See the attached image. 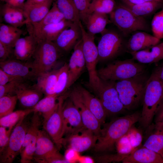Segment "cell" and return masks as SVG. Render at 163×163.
<instances>
[{
    "instance_id": "obj_1",
    "label": "cell",
    "mask_w": 163,
    "mask_h": 163,
    "mask_svg": "<svg viewBox=\"0 0 163 163\" xmlns=\"http://www.w3.org/2000/svg\"><path fill=\"white\" fill-rule=\"evenodd\" d=\"M140 116V113L136 112L116 118L105 124L97 136L94 151L102 153L113 150L117 141L139 121Z\"/></svg>"
},
{
    "instance_id": "obj_2",
    "label": "cell",
    "mask_w": 163,
    "mask_h": 163,
    "mask_svg": "<svg viewBox=\"0 0 163 163\" xmlns=\"http://www.w3.org/2000/svg\"><path fill=\"white\" fill-rule=\"evenodd\" d=\"M162 67L156 68L147 80L142 101L143 107L139 122L147 128L163 103V85L160 78Z\"/></svg>"
},
{
    "instance_id": "obj_3",
    "label": "cell",
    "mask_w": 163,
    "mask_h": 163,
    "mask_svg": "<svg viewBox=\"0 0 163 163\" xmlns=\"http://www.w3.org/2000/svg\"><path fill=\"white\" fill-rule=\"evenodd\" d=\"M149 77L145 72L130 78L116 81L120 99L126 109L133 110L142 101Z\"/></svg>"
},
{
    "instance_id": "obj_4",
    "label": "cell",
    "mask_w": 163,
    "mask_h": 163,
    "mask_svg": "<svg viewBox=\"0 0 163 163\" xmlns=\"http://www.w3.org/2000/svg\"><path fill=\"white\" fill-rule=\"evenodd\" d=\"M133 59L117 60L108 64L97 70L100 78L117 81L132 78L143 73L146 67Z\"/></svg>"
},
{
    "instance_id": "obj_5",
    "label": "cell",
    "mask_w": 163,
    "mask_h": 163,
    "mask_svg": "<svg viewBox=\"0 0 163 163\" xmlns=\"http://www.w3.org/2000/svg\"><path fill=\"white\" fill-rule=\"evenodd\" d=\"M110 21L125 35L137 31L150 30L145 18L134 14L123 4L116 5L110 14Z\"/></svg>"
},
{
    "instance_id": "obj_6",
    "label": "cell",
    "mask_w": 163,
    "mask_h": 163,
    "mask_svg": "<svg viewBox=\"0 0 163 163\" xmlns=\"http://www.w3.org/2000/svg\"><path fill=\"white\" fill-rule=\"evenodd\" d=\"M62 52L53 41L38 42L32 57L33 60L31 62L36 77L40 73L52 70Z\"/></svg>"
},
{
    "instance_id": "obj_7",
    "label": "cell",
    "mask_w": 163,
    "mask_h": 163,
    "mask_svg": "<svg viewBox=\"0 0 163 163\" xmlns=\"http://www.w3.org/2000/svg\"><path fill=\"white\" fill-rule=\"evenodd\" d=\"M80 27L82 34V50L89 75V85L94 92L99 87L101 80L96 70L99 62L97 46L94 43V35L87 32L83 25H81Z\"/></svg>"
},
{
    "instance_id": "obj_8",
    "label": "cell",
    "mask_w": 163,
    "mask_h": 163,
    "mask_svg": "<svg viewBox=\"0 0 163 163\" xmlns=\"http://www.w3.org/2000/svg\"><path fill=\"white\" fill-rule=\"evenodd\" d=\"M55 143L44 130L37 136L34 160L40 163H69L60 154Z\"/></svg>"
},
{
    "instance_id": "obj_9",
    "label": "cell",
    "mask_w": 163,
    "mask_h": 163,
    "mask_svg": "<svg viewBox=\"0 0 163 163\" xmlns=\"http://www.w3.org/2000/svg\"><path fill=\"white\" fill-rule=\"evenodd\" d=\"M99 87L94 93L101 102L107 114H116L125 110L116 87V81L101 79Z\"/></svg>"
},
{
    "instance_id": "obj_10",
    "label": "cell",
    "mask_w": 163,
    "mask_h": 163,
    "mask_svg": "<svg viewBox=\"0 0 163 163\" xmlns=\"http://www.w3.org/2000/svg\"><path fill=\"white\" fill-rule=\"evenodd\" d=\"M101 34L97 46L99 62L107 61L116 57L124 47L123 38L116 32L105 29Z\"/></svg>"
},
{
    "instance_id": "obj_11",
    "label": "cell",
    "mask_w": 163,
    "mask_h": 163,
    "mask_svg": "<svg viewBox=\"0 0 163 163\" xmlns=\"http://www.w3.org/2000/svg\"><path fill=\"white\" fill-rule=\"evenodd\" d=\"M25 118L13 128L7 146L0 154V163H11L20 153L29 125L24 121Z\"/></svg>"
},
{
    "instance_id": "obj_12",
    "label": "cell",
    "mask_w": 163,
    "mask_h": 163,
    "mask_svg": "<svg viewBox=\"0 0 163 163\" xmlns=\"http://www.w3.org/2000/svg\"><path fill=\"white\" fill-rule=\"evenodd\" d=\"M68 94L58 97V105L54 112L48 119L43 123V127L52 140L59 149L62 145L63 122L62 111L65 99Z\"/></svg>"
},
{
    "instance_id": "obj_13",
    "label": "cell",
    "mask_w": 163,
    "mask_h": 163,
    "mask_svg": "<svg viewBox=\"0 0 163 163\" xmlns=\"http://www.w3.org/2000/svg\"><path fill=\"white\" fill-rule=\"evenodd\" d=\"M69 99L64 102L62 111L63 136L65 134L68 136L85 128L78 109Z\"/></svg>"
},
{
    "instance_id": "obj_14",
    "label": "cell",
    "mask_w": 163,
    "mask_h": 163,
    "mask_svg": "<svg viewBox=\"0 0 163 163\" xmlns=\"http://www.w3.org/2000/svg\"><path fill=\"white\" fill-rule=\"evenodd\" d=\"M97 139V136L92 131L84 128L64 138L62 144H67L68 148L72 149L80 153L93 148Z\"/></svg>"
},
{
    "instance_id": "obj_15",
    "label": "cell",
    "mask_w": 163,
    "mask_h": 163,
    "mask_svg": "<svg viewBox=\"0 0 163 163\" xmlns=\"http://www.w3.org/2000/svg\"><path fill=\"white\" fill-rule=\"evenodd\" d=\"M68 96L78 109L85 127L92 131L98 136L101 129V124L82 101L76 88L68 94Z\"/></svg>"
},
{
    "instance_id": "obj_16",
    "label": "cell",
    "mask_w": 163,
    "mask_h": 163,
    "mask_svg": "<svg viewBox=\"0 0 163 163\" xmlns=\"http://www.w3.org/2000/svg\"><path fill=\"white\" fill-rule=\"evenodd\" d=\"M25 62L13 58L0 61V67L8 74L22 80L36 77L31 62Z\"/></svg>"
},
{
    "instance_id": "obj_17",
    "label": "cell",
    "mask_w": 163,
    "mask_h": 163,
    "mask_svg": "<svg viewBox=\"0 0 163 163\" xmlns=\"http://www.w3.org/2000/svg\"><path fill=\"white\" fill-rule=\"evenodd\" d=\"M82 45V38L74 46L69 59L68 64L69 76L66 91L78 79L86 66Z\"/></svg>"
},
{
    "instance_id": "obj_18",
    "label": "cell",
    "mask_w": 163,
    "mask_h": 163,
    "mask_svg": "<svg viewBox=\"0 0 163 163\" xmlns=\"http://www.w3.org/2000/svg\"><path fill=\"white\" fill-rule=\"evenodd\" d=\"M73 23L65 19L28 32L29 34L35 37L38 43L45 40L53 41L63 30L70 27Z\"/></svg>"
},
{
    "instance_id": "obj_19",
    "label": "cell",
    "mask_w": 163,
    "mask_h": 163,
    "mask_svg": "<svg viewBox=\"0 0 163 163\" xmlns=\"http://www.w3.org/2000/svg\"><path fill=\"white\" fill-rule=\"evenodd\" d=\"M82 38L79 23L75 22L63 30L53 42L62 52H67L74 48Z\"/></svg>"
},
{
    "instance_id": "obj_20",
    "label": "cell",
    "mask_w": 163,
    "mask_h": 163,
    "mask_svg": "<svg viewBox=\"0 0 163 163\" xmlns=\"http://www.w3.org/2000/svg\"><path fill=\"white\" fill-rule=\"evenodd\" d=\"M160 40L153 35L141 31H137L131 36L126 47L130 53L144 50L159 43Z\"/></svg>"
},
{
    "instance_id": "obj_21",
    "label": "cell",
    "mask_w": 163,
    "mask_h": 163,
    "mask_svg": "<svg viewBox=\"0 0 163 163\" xmlns=\"http://www.w3.org/2000/svg\"><path fill=\"white\" fill-rule=\"evenodd\" d=\"M80 98L101 124L104 123L107 115L99 99L81 86L75 88Z\"/></svg>"
},
{
    "instance_id": "obj_22",
    "label": "cell",
    "mask_w": 163,
    "mask_h": 163,
    "mask_svg": "<svg viewBox=\"0 0 163 163\" xmlns=\"http://www.w3.org/2000/svg\"><path fill=\"white\" fill-rule=\"evenodd\" d=\"M123 163H163L159 154L143 146L134 149L122 161Z\"/></svg>"
},
{
    "instance_id": "obj_23",
    "label": "cell",
    "mask_w": 163,
    "mask_h": 163,
    "mask_svg": "<svg viewBox=\"0 0 163 163\" xmlns=\"http://www.w3.org/2000/svg\"><path fill=\"white\" fill-rule=\"evenodd\" d=\"M38 44L35 37L32 35L20 37L14 47L15 58L26 61L32 57Z\"/></svg>"
},
{
    "instance_id": "obj_24",
    "label": "cell",
    "mask_w": 163,
    "mask_h": 163,
    "mask_svg": "<svg viewBox=\"0 0 163 163\" xmlns=\"http://www.w3.org/2000/svg\"><path fill=\"white\" fill-rule=\"evenodd\" d=\"M0 13L3 21L7 24L18 27L26 24L24 8L5 3L1 8Z\"/></svg>"
},
{
    "instance_id": "obj_25",
    "label": "cell",
    "mask_w": 163,
    "mask_h": 163,
    "mask_svg": "<svg viewBox=\"0 0 163 163\" xmlns=\"http://www.w3.org/2000/svg\"><path fill=\"white\" fill-rule=\"evenodd\" d=\"M58 71L59 69L52 70L39 74L33 87L45 95H55Z\"/></svg>"
},
{
    "instance_id": "obj_26",
    "label": "cell",
    "mask_w": 163,
    "mask_h": 163,
    "mask_svg": "<svg viewBox=\"0 0 163 163\" xmlns=\"http://www.w3.org/2000/svg\"><path fill=\"white\" fill-rule=\"evenodd\" d=\"M130 54L133 59L142 64L157 62L163 59V42L149 48Z\"/></svg>"
},
{
    "instance_id": "obj_27",
    "label": "cell",
    "mask_w": 163,
    "mask_h": 163,
    "mask_svg": "<svg viewBox=\"0 0 163 163\" xmlns=\"http://www.w3.org/2000/svg\"><path fill=\"white\" fill-rule=\"evenodd\" d=\"M148 127L151 132L143 146L160 154L163 158V123L155 122Z\"/></svg>"
},
{
    "instance_id": "obj_28",
    "label": "cell",
    "mask_w": 163,
    "mask_h": 163,
    "mask_svg": "<svg viewBox=\"0 0 163 163\" xmlns=\"http://www.w3.org/2000/svg\"><path fill=\"white\" fill-rule=\"evenodd\" d=\"M43 94L34 88L28 87L22 83L16 90L15 95L20 104L28 108L33 107L41 99Z\"/></svg>"
},
{
    "instance_id": "obj_29",
    "label": "cell",
    "mask_w": 163,
    "mask_h": 163,
    "mask_svg": "<svg viewBox=\"0 0 163 163\" xmlns=\"http://www.w3.org/2000/svg\"><path fill=\"white\" fill-rule=\"evenodd\" d=\"M54 0H47L39 4L24 5V9L26 18V24L40 21L50 9Z\"/></svg>"
},
{
    "instance_id": "obj_30",
    "label": "cell",
    "mask_w": 163,
    "mask_h": 163,
    "mask_svg": "<svg viewBox=\"0 0 163 163\" xmlns=\"http://www.w3.org/2000/svg\"><path fill=\"white\" fill-rule=\"evenodd\" d=\"M58 97L56 95H45L32 108L33 112L39 113L46 122L54 112L58 105Z\"/></svg>"
},
{
    "instance_id": "obj_31",
    "label": "cell",
    "mask_w": 163,
    "mask_h": 163,
    "mask_svg": "<svg viewBox=\"0 0 163 163\" xmlns=\"http://www.w3.org/2000/svg\"><path fill=\"white\" fill-rule=\"evenodd\" d=\"M110 21L107 14L94 12L89 15L85 25L87 32L94 35L104 31Z\"/></svg>"
},
{
    "instance_id": "obj_32",
    "label": "cell",
    "mask_w": 163,
    "mask_h": 163,
    "mask_svg": "<svg viewBox=\"0 0 163 163\" xmlns=\"http://www.w3.org/2000/svg\"><path fill=\"white\" fill-rule=\"evenodd\" d=\"M64 20L65 19L64 15L58 8L55 2L52 8L40 21L26 25L28 31L40 28L47 25L57 23Z\"/></svg>"
},
{
    "instance_id": "obj_33",
    "label": "cell",
    "mask_w": 163,
    "mask_h": 163,
    "mask_svg": "<svg viewBox=\"0 0 163 163\" xmlns=\"http://www.w3.org/2000/svg\"><path fill=\"white\" fill-rule=\"evenodd\" d=\"M23 31L19 27L8 24H0V42L13 48L17 40L21 37Z\"/></svg>"
},
{
    "instance_id": "obj_34",
    "label": "cell",
    "mask_w": 163,
    "mask_h": 163,
    "mask_svg": "<svg viewBox=\"0 0 163 163\" xmlns=\"http://www.w3.org/2000/svg\"><path fill=\"white\" fill-rule=\"evenodd\" d=\"M55 2L65 19L79 23L81 21L79 13L73 0H56Z\"/></svg>"
},
{
    "instance_id": "obj_35",
    "label": "cell",
    "mask_w": 163,
    "mask_h": 163,
    "mask_svg": "<svg viewBox=\"0 0 163 163\" xmlns=\"http://www.w3.org/2000/svg\"><path fill=\"white\" fill-rule=\"evenodd\" d=\"M123 4L134 14L143 17L153 13L163 5V2L158 1L135 4Z\"/></svg>"
},
{
    "instance_id": "obj_36",
    "label": "cell",
    "mask_w": 163,
    "mask_h": 163,
    "mask_svg": "<svg viewBox=\"0 0 163 163\" xmlns=\"http://www.w3.org/2000/svg\"><path fill=\"white\" fill-rule=\"evenodd\" d=\"M33 108H27L24 110H19L0 118V125L9 128L14 127L22 119L27 115L33 112Z\"/></svg>"
},
{
    "instance_id": "obj_37",
    "label": "cell",
    "mask_w": 163,
    "mask_h": 163,
    "mask_svg": "<svg viewBox=\"0 0 163 163\" xmlns=\"http://www.w3.org/2000/svg\"><path fill=\"white\" fill-rule=\"evenodd\" d=\"M34 115L26 132L24 140L21 151L34 138L37 137L41 125L39 114L33 112Z\"/></svg>"
},
{
    "instance_id": "obj_38",
    "label": "cell",
    "mask_w": 163,
    "mask_h": 163,
    "mask_svg": "<svg viewBox=\"0 0 163 163\" xmlns=\"http://www.w3.org/2000/svg\"><path fill=\"white\" fill-rule=\"evenodd\" d=\"M116 4L115 0H93L89 9V15L94 12L110 14Z\"/></svg>"
},
{
    "instance_id": "obj_39",
    "label": "cell",
    "mask_w": 163,
    "mask_h": 163,
    "mask_svg": "<svg viewBox=\"0 0 163 163\" xmlns=\"http://www.w3.org/2000/svg\"><path fill=\"white\" fill-rule=\"evenodd\" d=\"M69 76V66L67 63L59 69L55 94L59 96L66 91Z\"/></svg>"
},
{
    "instance_id": "obj_40",
    "label": "cell",
    "mask_w": 163,
    "mask_h": 163,
    "mask_svg": "<svg viewBox=\"0 0 163 163\" xmlns=\"http://www.w3.org/2000/svg\"><path fill=\"white\" fill-rule=\"evenodd\" d=\"M18 100L16 95H7L0 97V118L13 112Z\"/></svg>"
},
{
    "instance_id": "obj_41",
    "label": "cell",
    "mask_w": 163,
    "mask_h": 163,
    "mask_svg": "<svg viewBox=\"0 0 163 163\" xmlns=\"http://www.w3.org/2000/svg\"><path fill=\"white\" fill-rule=\"evenodd\" d=\"M151 28L154 36L160 40L163 39V8L154 15Z\"/></svg>"
},
{
    "instance_id": "obj_42",
    "label": "cell",
    "mask_w": 163,
    "mask_h": 163,
    "mask_svg": "<svg viewBox=\"0 0 163 163\" xmlns=\"http://www.w3.org/2000/svg\"><path fill=\"white\" fill-rule=\"evenodd\" d=\"M37 138V137L34 138L21 152V163H31L34 160Z\"/></svg>"
},
{
    "instance_id": "obj_43",
    "label": "cell",
    "mask_w": 163,
    "mask_h": 163,
    "mask_svg": "<svg viewBox=\"0 0 163 163\" xmlns=\"http://www.w3.org/2000/svg\"><path fill=\"white\" fill-rule=\"evenodd\" d=\"M93 0H73L78 9L81 21L84 24L89 15V9Z\"/></svg>"
},
{
    "instance_id": "obj_44",
    "label": "cell",
    "mask_w": 163,
    "mask_h": 163,
    "mask_svg": "<svg viewBox=\"0 0 163 163\" xmlns=\"http://www.w3.org/2000/svg\"><path fill=\"white\" fill-rule=\"evenodd\" d=\"M115 145L117 153L126 157L134 150L127 134L121 137L117 142Z\"/></svg>"
},
{
    "instance_id": "obj_45",
    "label": "cell",
    "mask_w": 163,
    "mask_h": 163,
    "mask_svg": "<svg viewBox=\"0 0 163 163\" xmlns=\"http://www.w3.org/2000/svg\"><path fill=\"white\" fill-rule=\"evenodd\" d=\"M126 134L133 148L134 149L139 147L143 138L140 130L133 126Z\"/></svg>"
},
{
    "instance_id": "obj_46",
    "label": "cell",
    "mask_w": 163,
    "mask_h": 163,
    "mask_svg": "<svg viewBox=\"0 0 163 163\" xmlns=\"http://www.w3.org/2000/svg\"><path fill=\"white\" fill-rule=\"evenodd\" d=\"M23 82V81L16 80L3 85H0V97L5 95L15 94L16 90Z\"/></svg>"
},
{
    "instance_id": "obj_47",
    "label": "cell",
    "mask_w": 163,
    "mask_h": 163,
    "mask_svg": "<svg viewBox=\"0 0 163 163\" xmlns=\"http://www.w3.org/2000/svg\"><path fill=\"white\" fill-rule=\"evenodd\" d=\"M14 127L7 129V128L0 127V153H1L7 146L10 137Z\"/></svg>"
},
{
    "instance_id": "obj_48",
    "label": "cell",
    "mask_w": 163,
    "mask_h": 163,
    "mask_svg": "<svg viewBox=\"0 0 163 163\" xmlns=\"http://www.w3.org/2000/svg\"><path fill=\"white\" fill-rule=\"evenodd\" d=\"M14 57V48L8 46L0 42V59L3 61Z\"/></svg>"
},
{
    "instance_id": "obj_49",
    "label": "cell",
    "mask_w": 163,
    "mask_h": 163,
    "mask_svg": "<svg viewBox=\"0 0 163 163\" xmlns=\"http://www.w3.org/2000/svg\"><path fill=\"white\" fill-rule=\"evenodd\" d=\"M79 153L72 149L68 148L65 152L64 157L69 163H75L78 162L80 156Z\"/></svg>"
},
{
    "instance_id": "obj_50",
    "label": "cell",
    "mask_w": 163,
    "mask_h": 163,
    "mask_svg": "<svg viewBox=\"0 0 163 163\" xmlns=\"http://www.w3.org/2000/svg\"><path fill=\"white\" fill-rule=\"evenodd\" d=\"M16 80L23 81L8 74L0 68V85H3Z\"/></svg>"
},
{
    "instance_id": "obj_51",
    "label": "cell",
    "mask_w": 163,
    "mask_h": 163,
    "mask_svg": "<svg viewBox=\"0 0 163 163\" xmlns=\"http://www.w3.org/2000/svg\"><path fill=\"white\" fill-rule=\"evenodd\" d=\"M11 5L24 8L25 0H1Z\"/></svg>"
},
{
    "instance_id": "obj_52",
    "label": "cell",
    "mask_w": 163,
    "mask_h": 163,
    "mask_svg": "<svg viewBox=\"0 0 163 163\" xmlns=\"http://www.w3.org/2000/svg\"><path fill=\"white\" fill-rule=\"evenodd\" d=\"M123 3L131 4H138L151 1L163 2V0H121Z\"/></svg>"
},
{
    "instance_id": "obj_53",
    "label": "cell",
    "mask_w": 163,
    "mask_h": 163,
    "mask_svg": "<svg viewBox=\"0 0 163 163\" xmlns=\"http://www.w3.org/2000/svg\"><path fill=\"white\" fill-rule=\"evenodd\" d=\"M155 122L163 123V103L162 104L155 115Z\"/></svg>"
},
{
    "instance_id": "obj_54",
    "label": "cell",
    "mask_w": 163,
    "mask_h": 163,
    "mask_svg": "<svg viewBox=\"0 0 163 163\" xmlns=\"http://www.w3.org/2000/svg\"><path fill=\"white\" fill-rule=\"evenodd\" d=\"M94 162L93 158L87 156L80 155L78 160V162L80 163H93Z\"/></svg>"
},
{
    "instance_id": "obj_55",
    "label": "cell",
    "mask_w": 163,
    "mask_h": 163,
    "mask_svg": "<svg viewBox=\"0 0 163 163\" xmlns=\"http://www.w3.org/2000/svg\"><path fill=\"white\" fill-rule=\"evenodd\" d=\"M47 0H26L24 5H33L43 2Z\"/></svg>"
},
{
    "instance_id": "obj_56",
    "label": "cell",
    "mask_w": 163,
    "mask_h": 163,
    "mask_svg": "<svg viewBox=\"0 0 163 163\" xmlns=\"http://www.w3.org/2000/svg\"><path fill=\"white\" fill-rule=\"evenodd\" d=\"M160 77L161 81L163 85V66L161 67Z\"/></svg>"
}]
</instances>
